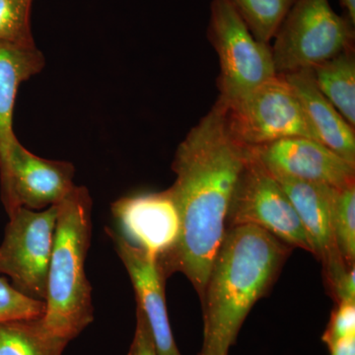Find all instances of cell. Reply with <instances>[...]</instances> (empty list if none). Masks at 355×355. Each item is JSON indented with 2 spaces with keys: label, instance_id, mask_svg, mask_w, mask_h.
<instances>
[{
  "label": "cell",
  "instance_id": "6da1fadb",
  "mask_svg": "<svg viewBox=\"0 0 355 355\" xmlns=\"http://www.w3.org/2000/svg\"><path fill=\"white\" fill-rule=\"evenodd\" d=\"M251 147L231 135L217 100L178 146L170 187L180 217L179 239L157 263L165 279L182 272L200 300L227 231V216Z\"/></svg>",
  "mask_w": 355,
  "mask_h": 355
},
{
  "label": "cell",
  "instance_id": "7a4b0ae2",
  "mask_svg": "<svg viewBox=\"0 0 355 355\" xmlns=\"http://www.w3.org/2000/svg\"><path fill=\"white\" fill-rule=\"evenodd\" d=\"M292 248L254 225L228 228L200 302L198 355H228L250 311L272 288Z\"/></svg>",
  "mask_w": 355,
  "mask_h": 355
},
{
  "label": "cell",
  "instance_id": "3957f363",
  "mask_svg": "<svg viewBox=\"0 0 355 355\" xmlns=\"http://www.w3.org/2000/svg\"><path fill=\"white\" fill-rule=\"evenodd\" d=\"M91 211L92 200L85 187L74 186L58 205L46 311L41 319L46 330L69 343L94 319L92 289L85 273Z\"/></svg>",
  "mask_w": 355,
  "mask_h": 355
},
{
  "label": "cell",
  "instance_id": "277c9868",
  "mask_svg": "<svg viewBox=\"0 0 355 355\" xmlns=\"http://www.w3.org/2000/svg\"><path fill=\"white\" fill-rule=\"evenodd\" d=\"M354 23L338 15L329 0H296L272 46L277 74L311 69L354 49Z\"/></svg>",
  "mask_w": 355,
  "mask_h": 355
},
{
  "label": "cell",
  "instance_id": "5b68a950",
  "mask_svg": "<svg viewBox=\"0 0 355 355\" xmlns=\"http://www.w3.org/2000/svg\"><path fill=\"white\" fill-rule=\"evenodd\" d=\"M207 35L220 64L222 102L239 99L277 76L272 46L254 38L229 0H211Z\"/></svg>",
  "mask_w": 355,
  "mask_h": 355
},
{
  "label": "cell",
  "instance_id": "8992f818",
  "mask_svg": "<svg viewBox=\"0 0 355 355\" xmlns=\"http://www.w3.org/2000/svg\"><path fill=\"white\" fill-rule=\"evenodd\" d=\"M218 101L231 135L248 147L295 137L318 140L297 96L282 74L239 99Z\"/></svg>",
  "mask_w": 355,
  "mask_h": 355
},
{
  "label": "cell",
  "instance_id": "52a82bcc",
  "mask_svg": "<svg viewBox=\"0 0 355 355\" xmlns=\"http://www.w3.org/2000/svg\"><path fill=\"white\" fill-rule=\"evenodd\" d=\"M239 225L257 226L292 249L300 248L313 254L309 237L291 200L252 148L227 216V229Z\"/></svg>",
  "mask_w": 355,
  "mask_h": 355
},
{
  "label": "cell",
  "instance_id": "ba28073f",
  "mask_svg": "<svg viewBox=\"0 0 355 355\" xmlns=\"http://www.w3.org/2000/svg\"><path fill=\"white\" fill-rule=\"evenodd\" d=\"M58 205L43 211L20 207L9 216L0 245V273L29 297L46 301Z\"/></svg>",
  "mask_w": 355,
  "mask_h": 355
},
{
  "label": "cell",
  "instance_id": "9c48e42d",
  "mask_svg": "<svg viewBox=\"0 0 355 355\" xmlns=\"http://www.w3.org/2000/svg\"><path fill=\"white\" fill-rule=\"evenodd\" d=\"M74 166L46 160L26 149L16 137L0 167L1 200L10 216L20 207L36 210L62 202L76 186Z\"/></svg>",
  "mask_w": 355,
  "mask_h": 355
},
{
  "label": "cell",
  "instance_id": "30bf717a",
  "mask_svg": "<svg viewBox=\"0 0 355 355\" xmlns=\"http://www.w3.org/2000/svg\"><path fill=\"white\" fill-rule=\"evenodd\" d=\"M272 174L342 189L355 184V166L318 140L295 137L251 147Z\"/></svg>",
  "mask_w": 355,
  "mask_h": 355
},
{
  "label": "cell",
  "instance_id": "8fae6325",
  "mask_svg": "<svg viewBox=\"0 0 355 355\" xmlns=\"http://www.w3.org/2000/svg\"><path fill=\"white\" fill-rule=\"evenodd\" d=\"M121 234L156 261L169 253L180 235V217L169 190L121 198L112 205Z\"/></svg>",
  "mask_w": 355,
  "mask_h": 355
},
{
  "label": "cell",
  "instance_id": "7c38bea8",
  "mask_svg": "<svg viewBox=\"0 0 355 355\" xmlns=\"http://www.w3.org/2000/svg\"><path fill=\"white\" fill-rule=\"evenodd\" d=\"M297 212L313 247V254L323 263L328 284L350 266L345 263L334 234V207L338 189L295 178L272 174Z\"/></svg>",
  "mask_w": 355,
  "mask_h": 355
},
{
  "label": "cell",
  "instance_id": "4fadbf2b",
  "mask_svg": "<svg viewBox=\"0 0 355 355\" xmlns=\"http://www.w3.org/2000/svg\"><path fill=\"white\" fill-rule=\"evenodd\" d=\"M116 252L132 280L137 307L144 313L157 355H182L175 343L165 301V277L157 261L111 231Z\"/></svg>",
  "mask_w": 355,
  "mask_h": 355
},
{
  "label": "cell",
  "instance_id": "5bb4252c",
  "mask_svg": "<svg viewBox=\"0 0 355 355\" xmlns=\"http://www.w3.org/2000/svg\"><path fill=\"white\" fill-rule=\"evenodd\" d=\"M297 96L317 139L355 166V132L317 87L310 69L282 74Z\"/></svg>",
  "mask_w": 355,
  "mask_h": 355
},
{
  "label": "cell",
  "instance_id": "9a60e30c",
  "mask_svg": "<svg viewBox=\"0 0 355 355\" xmlns=\"http://www.w3.org/2000/svg\"><path fill=\"white\" fill-rule=\"evenodd\" d=\"M44 67V58L38 49L0 43V167L6 162L9 148L16 139L13 112L18 89Z\"/></svg>",
  "mask_w": 355,
  "mask_h": 355
},
{
  "label": "cell",
  "instance_id": "2e32d148",
  "mask_svg": "<svg viewBox=\"0 0 355 355\" xmlns=\"http://www.w3.org/2000/svg\"><path fill=\"white\" fill-rule=\"evenodd\" d=\"M313 79L322 94L352 127L355 125L354 48L311 67Z\"/></svg>",
  "mask_w": 355,
  "mask_h": 355
},
{
  "label": "cell",
  "instance_id": "e0dca14e",
  "mask_svg": "<svg viewBox=\"0 0 355 355\" xmlns=\"http://www.w3.org/2000/svg\"><path fill=\"white\" fill-rule=\"evenodd\" d=\"M67 343L46 330L41 318L0 323V355H62Z\"/></svg>",
  "mask_w": 355,
  "mask_h": 355
},
{
  "label": "cell",
  "instance_id": "ac0fdd59",
  "mask_svg": "<svg viewBox=\"0 0 355 355\" xmlns=\"http://www.w3.org/2000/svg\"><path fill=\"white\" fill-rule=\"evenodd\" d=\"M296 0H229L254 38L270 44Z\"/></svg>",
  "mask_w": 355,
  "mask_h": 355
},
{
  "label": "cell",
  "instance_id": "d6986e66",
  "mask_svg": "<svg viewBox=\"0 0 355 355\" xmlns=\"http://www.w3.org/2000/svg\"><path fill=\"white\" fill-rule=\"evenodd\" d=\"M33 0H0V43L36 48L31 30Z\"/></svg>",
  "mask_w": 355,
  "mask_h": 355
},
{
  "label": "cell",
  "instance_id": "ffe728a7",
  "mask_svg": "<svg viewBox=\"0 0 355 355\" xmlns=\"http://www.w3.org/2000/svg\"><path fill=\"white\" fill-rule=\"evenodd\" d=\"M333 226L340 256L347 266H355V184L338 191Z\"/></svg>",
  "mask_w": 355,
  "mask_h": 355
},
{
  "label": "cell",
  "instance_id": "44dd1931",
  "mask_svg": "<svg viewBox=\"0 0 355 355\" xmlns=\"http://www.w3.org/2000/svg\"><path fill=\"white\" fill-rule=\"evenodd\" d=\"M46 302L29 297L0 277V323L44 316Z\"/></svg>",
  "mask_w": 355,
  "mask_h": 355
},
{
  "label": "cell",
  "instance_id": "7402d4cb",
  "mask_svg": "<svg viewBox=\"0 0 355 355\" xmlns=\"http://www.w3.org/2000/svg\"><path fill=\"white\" fill-rule=\"evenodd\" d=\"M352 335H355V302H338L322 340L330 349L336 343Z\"/></svg>",
  "mask_w": 355,
  "mask_h": 355
},
{
  "label": "cell",
  "instance_id": "603a6c76",
  "mask_svg": "<svg viewBox=\"0 0 355 355\" xmlns=\"http://www.w3.org/2000/svg\"><path fill=\"white\" fill-rule=\"evenodd\" d=\"M128 355H157L144 313L137 307V327Z\"/></svg>",
  "mask_w": 355,
  "mask_h": 355
},
{
  "label": "cell",
  "instance_id": "cb8c5ba5",
  "mask_svg": "<svg viewBox=\"0 0 355 355\" xmlns=\"http://www.w3.org/2000/svg\"><path fill=\"white\" fill-rule=\"evenodd\" d=\"M329 350L331 355H355V335L343 338Z\"/></svg>",
  "mask_w": 355,
  "mask_h": 355
},
{
  "label": "cell",
  "instance_id": "d4e9b609",
  "mask_svg": "<svg viewBox=\"0 0 355 355\" xmlns=\"http://www.w3.org/2000/svg\"><path fill=\"white\" fill-rule=\"evenodd\" d=\"M340 6L345 9V14L355 24V0H340Z\"/></svg>",
  "mask_w": 355,
  "mask_h": 355
}]
</instances>
